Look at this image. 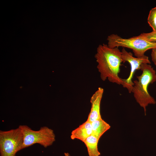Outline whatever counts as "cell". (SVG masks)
<instances>
[{
	"mask_svg": "<svg viewBox=\"0 0 156 156\" xmlns=\"http://www.w3.org/2000/svg\"><path fill=\"white\" fill-rule=\"evenodd\" d=\"M103 92V89L99 87L91 98V108L87 119L90 122L101 117L100 107Z\"/></svg>",
	"mask_w": 156,
	"mask_h": 156,
	"instance_id": "7",
	"label": "cell"
},
{
	"mask_svg": "<svg viewBox=\"0 0 156 156\" xmlns=\"http://www.w3.org/2000/svg\"><path fill=\"white\" fill-rule=\"evenodd\" d=\"M91 122L92 135L99 140L103 135L110 128V126L102 118Z\"/></svg>",
	"mask_w": 156,
	"mask_h": 156,
	"instance_id": "9",
	"label": "cell"
},
{
	"mask_svg": "<svg viewBox=\"0 0 156 156\" xmlns=\"http://www.w3.org/2000/svg\"><path fill=\"white\" fill-rule=\"evenodd\" d=\"M107 40L109 47L113 48L120 47L131 49L137 57L144 56L145 53L149 49H156V42L147 41L138 36L127 39L112 34L108 36Z\"/></svg>",
	"mask_w": 156,
	"mask_h": 156,
	"instance_id": "3",
	"label": "cell"
},
{
	"mask_svg": "<svg viewBox=\"0 0 156 156\" xmlns=\"http://www.w3.org/2000/svg\"><path fill=\"white\" fill-rule=\"evenodd\" d=\"M121 52L122 62H127L131 66L130 73L128 77L126 79H122L123 82L122 86L127 89L129 93H131L134 85L132 79L135 72L137 70H140L142 64H150L151 62L148 57L145 55L140 57H134L131 52H127L124 48Z\"/></svg>",
	"mask_w": 156,
	"mask_h": 156,
	"instance_id": "6",
	"label": "cell"
},
{
	"mask_svg": "<svg viewBox=\"0 0 156 156\" xmlns=\"http://www.w3.org/2000/svg\"><path fill=\"white\" fill-rule=\"evenodd\" d=\"M147 22L153 31L156 32V7L150 11L147 18Z\"/></svg>",
	"mask_w": 156,
	"mask_h": 156,
	"instance_id": "11",
	"label": "cell"
},
{
	"mask_svg": "<svg viewBox=\"0 0 156 156\" xmlns=\"http://www.w3.org/2000/svg\"><path fill=\"white\" fill-rule=\"evenodd\" d=\"M141 75L137 76V80L133 81L134 83L131 92L136 101L144 109L146 115V107L149 104H155L156 101L149 94L148 87L150 84L156 81V72L150 64L144 63L140 66Z\"/></svg>",
	"mask_w": 156,
	"mask_h": 156,
	"instance_id": "2",
	"label": "cell"
},
{
	"mask_svg": "<svg viewBox=\"0 0 156 156\" xmlns=\"http://www.w3.org/2000/svg\"><path fill=\"white\" fill-rule=\"evenodd\" d=\"M151 56L152 61L156 66V49H152Z\"/></svg>",
	"mask_w": 156,
	"mask_h": 156,
	"instance_id": "13",
	"label": "cell"
},
{
	"mask_svg": "<svg viewBox=\"0 0 156 156\" xmlns=\"http://www.w3.org/2000/svg\"><path fill=\"white\" fill-rule=\"evenodd\" d=\"M99 140L91 135L83 142L87 150L89 156H99L100 153L99 151L98 144Z\"/></svg>",
	"mask_w": 156,
	"mask_h": 156,
	"instance_id": "10",
	"label": "cell"
},
{
	"mask_svg": "<svg viewBox=\"0 0 156 156\" xmlns=\"http://www.w3.org/2000/svg\"><path fill=\"white\" fill-rule=\"evenodd\" d=\"M23 135V143L22 149L38 144L44 148L51 146L55 140L53 130L47 127H41L37 131L32 130L25 125L18 127Z\"/></svg>",
	"mask_w": 156,
	"mask_h": 156,
	"instance_id": "4",
	"label": "cell"
},
{
	"mask_svg": "<svg viewBox=\"0 0 156 156\" xmlns=\"http://www.w3.org/2000/svg\"><path fill=\"white\" fill-rule=\"evenodd\" d=\"M140 38L151 42H156V32L142 33L138 36Z\"/></svg>",
	"mask_w": 156,
	"mask_h": 156,
	"instance_id": "12",
	"label": "cell"
},
{
	"mask_svg": "<svg viewBox=\"0 0 156 156\" xmlns=\"http://www.w3.org/2000/svg\"><path fill=\"white\" fill-rule=\"evenodd\" d=\"M95 57L101 79L105 81L107 79L111 82L122 85V78L118 75L122 62L121 52L118 47L112 48L105 44H100L97 48Z\"/></svg>",
	"mask_w": 156,
	"mask_h": 156,
	"instance_id": "1",
	"label": "cell"
},
{
	"mask_svg": "<svg viewBox=\"0 0 156 156\" xmlns=\"http://www.w3.org/2000/svg\"><path fill=\"white\" fill-rule=\"evenodd\" d=\"M65 156H70L69 154H66L65 155Z\"/></svg>",
	"mask_w": 156,
	"mask_h": 156,
	"instance_id": "14",
	"label": "cell"
},
{
	"mask_svg": "<svg viewBox=\"0 0 156 156\" xmlns=\"http://www.w3.org/2000/svg\"><path fill=\"white\" fill-rule=\"evenodd\" d=\"M92 135L91 122L87 120L72 131L70 138L72 140L77 139L83 142Z\"/></svg>",
	"mask_w": 156,
	"mask_h": 156,
	"instance_id": "8",
	"label": "cell"
},
{
	"mask_svg": "<svg viewBox=\"0 0 156 156\" xmlns=\"http://www.w3.org/2000/svg\"><path fill=\"white\" fill-rule=\"evenodd\" d=\"M23 135L18 127L7 131H0V156H15L22 150Z\"/></svg>",
	"mask_w": 156,
	"mask_h": 156,
	"instance_id": "5",
	"label": "cell"
}]
</instances>
